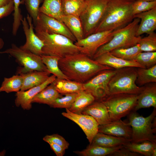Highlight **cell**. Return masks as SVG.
<instances>
[{
  "mask_svg": "<svg viewBox=\"0 0 156 156\" xmlns=\"http://www.w3.org/2000/svg\"><path fill=\"white\" fill-rule=\"evenodd\" d=\"M58 64L69 80L83 83L102 71L113 69L81 53L60 58Z\"/></svg>",
  "mask_w": 156,
  "mask_h": 156,
  "instance_id": "obj_1",
  "label": "cell"
},
{
  "mask_svg": "<svg viewBox=\"0 0 156 156\" xmlns=\"http://www.w3.org/2000/svg\"><path fill=\"white\" fill-rule=\"evenodd\" d=\"M133 0H109L105 12L94 33L121 28L134 19Z\"/></svg>",
  "mask_w": 156,
  "mask_h": 156,
  "instance_id": "obj_2",
  "label": "cell"
},
{
  "mask_svg": "<svg viewBox=\"0 0 156 156\" xmlns=\"http://www.w3.org/2000/svg\"><path fill=\"white\" fill-rule=\"evenodd\" d=\"M34 29L36 34L44 43L42 55L62 58L80 53V47L68 37L49 33L37 25L35 26Z\"/></svg>",
  "mask_w": 156,
  "mask_h": 156,
  "instance_id": "obj_3",
  "label": "cell"
},
{
  "mask_svg": "<svg viewBox=\"0 0 156 156\" xmlns=\"http://www.w3.org/2000/svg\"><path fill=\"white\" fill-rule=\"evenodd\" d=\"M127 115L128 123L132 130L131 142L138 143L146 140L156 142L154 134L156 130V108H154L151 114L146 117L133 110Z\"/></svg>",
  "mask_w": 156,
  "mask_h": 156,
  "instance_id": "obj_4",
  "label": "cell"
},
{
  "mask_svg": "<svg viewBox=\"0 0 156 156\" xmlns=\"http://www.w3.org/2000/svg\"><path fill=\"white\" fill-rule=\"evenodd\" d=\"M140 21L139 18H135L126 25L118 29L110 41L98 49L92 59H94L101 54L114 49L129 48L138 44L142 38L140 36H136Z\"/></svg>",
  "mask_w": 156,
  "mask_h": 156,
  "instance_id": "obj_5",
  "label": "cell"
},
{
  "mask_svg": "<svg viewBox=\"0 0 156 156\" xmlns=\"http://www.w3.org/2000/svg\"><path fill=\"white\" fill-rule=\"evenodd\" d=\"M137 68L128 67L116 70L108 85L109 94L119 93L139 94L143 86L136 83Z\"/></svg>",
  "mask_w": 156,
  "mask_h": 156,
  "instance_id": "obj_6",
  "label": "cell"
},
{
  "mask_svg": "<svg viewBox=\"0 0 156 156\" xmlns=\"http://www.w3.org/2000/svg\"><path fill=\"white\" fill-rule=\"evenodd\" d=\"M138 94L126 93L109 94L100 101L106 107L111 120L114 121L121 119L133 110Z\"/></svg>",
  "mask_w": 156,
  "mask_h": 156,
  "instance_id": "obj_7",
  "label": "cell"
},
{
  "mask_svg": "<svg viewBox=\"0 0 156 156\" xmlns=\"http://www.w3.org/2000/svg\"><path fill=\"white\" fill-rule=\"evenodd\" d=\"M109 0H87L79 16L84 38L93 33L103 18Z\"/></svg>",
  "mask_w": 156,
  "mask_h": 156,
  "instance_id": "obj_8",
  "label": "cell"
},
{
  "mask_svg": "<svg viewBox=\"0 0 156 156\" xmlns=\"http://www.w3.org/2000/svg\"><path fill=\"white\" fill-rule=\"evenodd\" d=\"M4 53L8 54L15 58L23 66L18 69L19 74L34 70L49 72L42 62L41 56L29 51L23 49L14 44H12L10 48L0 51V54Z\"/></svg>",
  "mask_w": 156,
  "mask_h": 156,
  "instance_id": "obj_9",
  "label": "cell"
},
{
  "mask_svg": "<svg viewBox=\"0 0 156 156\" xmlns=\"http://www.w3.org/2000/svg\"><path fill=\"white\" fill-rule=\"evenodd\" d=\"M116 71L110 69L100 72L83 83L84 90L91 94L95 100L101 101L109 94L108 83Z\"/></svg>",
  "mask_w": 156,
  "mask_h": 156,
  "instance_id": "obj_10",
  "label": "cell"
},
{
  "mask_svg": "<svg viewBox=\"0 0 156 156\" xmlns=\"http://www.w3.org/2000/svg\"><path fill=\"white\" fill-rule=\"evenodd\" d=\"M118 29L94 33L75 44L80 47V53L92 59L98 49L110 41Z\"/></svg>",
  "mask_w": 156,
  "mask_h": 156,
  "instance_id": "obj_11",
  "label": "cell"
},
{
  "mask_svg": "<svg viewBox=\"0 0 156 156\" xmlns=\"http://www.w3.org/2000/svg\"><path fill=\"white\" fill-rule=\"evenodd\" d=\"M62 113V115L78 125L86 134L90 144L98 132L99 125L92 116L82 114L73 113L68 109Z\"/></svg>",
  "mask_w": 156,
  "mask_h": 156,
  "instance_id": "obj_12",
  "label": "cell"
},
{
  "mask_svg": "<svg viewBox=\"0 0 156 156\" xmlns=\"http://www.w3.org/2000/svg\"><path fill=\"white\" fill-rule=\"evenodd\" d=\"M32 21L31 17L28 14L27 15V19L24 17L21 21L26 41L25 44L20 47L41 56L42 55V49L44 43L34 32Z\"/></svg>",
  "mask_w": 156,
  "mask_h": 156,
  "instance_id": "obj_13",
  "label": "cell"
},
{
  "mask_svg": "<svg viewBox=\"0 0 156 156\" xmlns=\"http://www.w3.org/2000/svg\"><path fill=\"white\" fill-rule=\"evenodd\" d=\"M35 25L49 33L63 35L73 42L77 41L75 37L63 23L42 13L39 12Z\"/></svg>",
  "mask_w": 156,
  "mask_h": 156,
  "instance_id": "obj_14",
  "label": "cell"
},
{
  "mask_svg": "<svg viewBox=\"0 0 156 156\" xmlns=\"http://www.w3.org/2000/svg\"><path fill=\"white\" fill-rule=\"evenodd\" d=\"M56 78L53 75L49 76L44 83L28 90L19 91L16 92L15 104L17 107H21L23 109L29 110L32 108V101L34 97L38 93L53 83Z\"/></svg>",
  "mask_w": 156,
  "mask_h": 156,
  "instance_id": "obj_15",
  "label": "cell"
},
{
  "mask_svg": "<svg viewBox=\"0 0 156 156\" xmlns=\"http://www.w3.org/2000/svg\"><path fill=\"white\" fill-rule=\"evenodd\" d=\"M98 132L131 140V127L128 122H125L121 119L111 121L103 125H99Z\"/></svg>",
  "mask_w": 156,
  "mask_h": 156,
  "instance_id": "obj_16",
  "label": "cell"
},
{
  "mask_svg": "<svg viewBox=\"0 0 156 156\" xmlns=\"http://www.w3.org/2000/svg\"><path fill=\"white\" fill-rule=\"evenodd\" d=\"M138 94L136 104L133 110L153 107L156 108V82L147 84Z\"/></svg>",
  "mask_w": 156,
  "mask_h": 156,
  "instance_id": "obj_17",
  "label": "cell"
},
{
  "mask_svg": "<svg viewBox=\"0 0 156 156\" xmlns=\"http://www.w3.org/2000/svg\"><path fill=\"white\" fill-rule=\"evenodd\" d=\"M135 18L140 19L136 33L137 36L144 33L148 34L154 32L156 29V7L149 11L135 15Z\"/></svg>",
  "mask_w": 156,
  "mask_h": 156,
  "instance_id": "obj_18",
  "label": "cell"
},
{
  "mask_svg": "<svg viewBox=\"0 0 156 156\" xmlns=\"http://www.w3.org/2000/svg\"><path fill=\"white\" fill-rule=\"evenodd\" d=\"M94 60L101 64L116 70L128 67L145 68L134 60H123L114 56L109 52L104 53Z\"/></svg>",
  "mask_w": 156,
  "mask_h": 156,
  "instance_id": "obj_19",
  "label": "cell"
},
{
  "mask_svg": "<svg viewBox=\"0 0 156 156\" xmlns=\"http://www.w3.org/2000/svg\"><path fill=\"white\" fill-rule=\"evenodd\" d=\"M92 116L99 125H103L111 122L107 109L101 101L95 100L86 107L81 113Z\"/></svg>",
  "mask_w": 156,
  "mask_h": 156,
  "instance_id": "obj_20",
  "label": "cell"
},
{
  "mask_svg": "<svg viewBox=\"0 0 156 156\" xmlns=\"http://www.w3.org/2000/svg\"><path fill=\"white\" fill-rule=\"evenodd\" d=\"M50 74L49 72L34 70L19 74L23 79V85L20 91H25L40 85L48 79Z\"/></svg>",
  "mask_w": 156,
  "mask_h": 156,
  "instance_id": "obj_21",
  "label": "cell"
},
{
  "mask_svg": "<svg viewBox=\"0 0 156 156\" xmlns=\"http://www.w3.org/2000/svg\"><path fill=\"white\" fill-rule=\"evenodd\" d=\"M131 141L130 139L98 132L89 145L110 147L124 145Z\"/></svg>",
  "mask_w": 156,
  "mask_h": 156,
  "instance_id": "obj_22",
  "label": "cell"
},
{
  "mask_svg": "<svg viewBox=\"0 0 156 156\" xmlns=\"http://www.w3.org/2000/svg\"><path fill=\"white\" fill-rule=\"evenodd\" d=\"M39 11L40 12L63 23L62 0H44Z\"/></svg>",
  "mask_w": 156,
  "mask_h": 156,
  "instance_id": "obj_23",
  "label": "cell"
},
{
  "mask_svg": "<svg viewBox=\"0 0 156 156\" xmlns=\"http://www.w3.org/2000/svg\"><path fill=\"white\" fill-rule=\"evenodd\" d=\"M53 83L57 91L61 94L77 93L84 90L83 83L70 80L56 78Z\"/></svg>",
  "mask_w": 156,
  "mask_h": 156,
  "instance_id": "obj_24",
  "label": "cell"
},
{
  "mask_svg": "<svg viewBox=\"0 0 156 156\" xmlns=\"http://www.w3.org/2000/svg\"><path fill=\"white\" fill-rule=\"evenodd\" d=\"M62 22L75 38L77 41L84 38L81 22L79 17L73 15H64Z\"/></svg>",
  "mask_w": 156,
  "mask_h": 156,
  "instance_id": "obj_25",
  "label": "cell"
},
{
  "mask_svg": "<svg viewBox=\"0 0 156 156\" xmlns=\"http://www.w3.org/2000/svg\"><path fill=\"white\" fill-rule=\"evenodd\" d=\"M61 96L53 82L37 94L32 99V103L49 106L55 100Z\"/></svg>",
  "mask_w": 156,
  "mask_h": 156,
  "instance_id": "obj_26",
  "label": "cell"
},
{
  "mask_svg": "<svg viewBox=\"0 0 156 156\" xmlns=\"http://www.w3.org/2000/svg\"><path fill=\"white\" fill-rule=\"evenodd\" d=\"M94 96L90 93L84 90L77 93L75 99L68 109L76 114H81L88 106L95 101Z\"/></svg>",
  "mask_w": 156,
  "mask_h": 156,
  "instance_id": "obj_27",
  "label": "cell"
},
{
  "mask_svg": "<svg viewBox=\"0 0 156 156\" xmlns=\"http://www.w3.org/2000/svg\"><path fill=\"white\" fill-rule=\"evenodd\" d=\"M123 147V145L107 147L89 145L85 149L74 152L82 156H105L110 155Z\"/></svg>",
  "mask_w": 156,
  "mask_h": 156,
  "instance_id": "obj_28",
  "label": "cell"
},
{
  "mask_svg": "<svg viewBox=\"0 0 156 156\" xmlns=\"http://www.w3.org/2000/svg\"><path fill=\"white\" fill-rule=\"evenodd\" d=\"M87 0H62L64 15H70L79 17L85 8Z\"/></svg>",
  "mask_w": 156,
  "mask_h": 156,
  "instance_id": "obj_29",
  "label": "cell"
},
{
  "mask_svg": "<svg viewBox=\"0 0 156 156\" xmlns=\"http://www.w3.org/2000/svg\"><path fill=\"white\" fill-rule=\"evenodd\" d=\"M23 81V78L20 74L9 78L5 77L0 87V92H16L20 90Z\"/></svg>",
  "mask_w": 156,
  "mask_h": 156,
  "instance_id": "obj_30",
  "label": "cell"
},
{
  "mask_svg": "<svg viewBox=\"0 0 156 156\" xmlns=\"http://www.w3.org/2000/svg\"><path fill=\"white\" fill-rule=\"evenodd\" d=\"M123 146L130 151L142 155L151 156L153 150L156 148V142L146 140L138 143L130 142Z\"/></svg>",
  "mask_w": 156,
  "mask_h": 156,
  "instance_id": "obj_31",
  "label": "cell"
},
{
  "mask_svg": "<svg viewBox=\"0 0 156 156\" xmlns=\"http://www.w3.org/2000/svg\"><path fill=\"white\" fill-rule=\"evenodd\" d=\"M136 83L139 86L156 82V65L149 68H137Z\"/></svg>",
  "mask_w": 156,
  "mask_h": 156,
  "instance_id": "obj_32",
  "label": "cell"
},
{
  "mask_svg": "<svg viewBox=\"0 0 156 156\" xmlns=\"http://www.w3.org/2000/svg\"><path fill=\"white\" fill-rule=\"evenodd\" d=\"M41 57L42 62L51 73L55 75L56 78L69 80L59 67L58 63L60 57L46 55H42Z\"/></svg>",
  "mask_w": 156,
  "mask_h": 156,
  "instance_id": "obj_33",
  "label": "cell"
},
{
  "mask_svg": "<svg viewBox=\"0 0 156 156\" xmlns=\"http://www.w3.org/2000/svg\"><path fill=\"white\" fill-rule=\"evenodd\" d=\"M142 52L138 44L127 48H120L109 52L114 56L126 60H134L136 55Z\"/></svg>",
  "mask_w": 156,
  "mask_h": 156,
  "instance_id": "obj_34",
  "label": "cell"
},
{
  "mask_svg": "<svg viewBox=\"0 0 156 156\" xmlns=\"http://www.w3.org/2000/svg\"><path fill=\"white\" fill-rule=\"evenodd\" d=\"M145 68H149L156 65V51L141 52L134 59Z\"/></svg>",
  "mask_w": 156,
  "mask_h": 156,
  "instance_id": "obj_35",
  "label": "cell"
},
{
  "mask_svg": "<svg viewBox=\"0 0 156 156\" xmlns=\"http://www.w3.org/2000/svg\"><path fill=\"white\" fill-rule=\"evenodd\" d=\"M148 35L141 38L138 44L141 51L143 52L156 51V34L154 32Z\"/></svg>",
  "mask_w": 156,
  "mask_h": 156,
  "instance_id": "obj_36",
  "label": "cell"
},
{
  "mask_svg": "<svg viewBox=\"0 0 156 156\" xmlns=\"http://www.w3.org/2000/svg\"><path fill=\"white\" fill-rule=\"evenodd\" d=\"M77 93L65 94L64 97H60L55 100L49 105L55 108H65L69 109L74 102Z\"/></svg>",
  "mask_w": 156,
  "mask_h": 156,
  "instance_id": "obj_37",
  "label": "cell"
},
{
  "mask_svg": "<svg viewBox=\"0 0 156 156\" xmlns=\"http://www.w3.org/2000/svg\"><path fill=\"white\" fill-rule=\"evenodd\" d=\"M156 7V1H135L132 5V13L134 16L149 11Z\"/></svg>",
  "mask_w": 156,
  "mask_h": 156,
  "instance_id": "obj_38",
  "label": "cell"
},
{
  "mask_svg": "<svg viewBox=\"0 0 156 156\" xmlns=\"http://www.w3.org/2000/svg\"><path fill=\"white\" fill-rule=\"evenodd\" d=\"M29 15L33 21L35 26L36 23L39 13L40 5L44 0H24Z\"/></svg>",
  "mask_w": 156,
  "mask_h": 156,
  "instance_id": "obj_39",
  "label": "cell"
},
{
  "mask_svg": "<svg viewBox=\"0 0 156 156\" xmlns=\"http://www.w3.org/2000/svg\"><path fill=\"white\" fill-rule=\"evenodd\" d=\"M43 140L47 143L51 142L58 145L65 150L68 148L69 145L63 137L57 134L47 135L43 137Z\"/></svg>",
  "mask_w": 156,
  "mask_h": 156,
  "instance_id": "obj_40",
  "label": "cell"
},
{
  "mask_svg": "<svg viewBox=\"0 0 156 156\" xmlns=\"http://www.w3.org/2000/svg\"><path fill=\"white\" fill-rule=\"evenodd\" d=\"M14 4V21L12 27L15 29H18L21 25V21L23 19V17L21 14L19 6L21 4V0H12Z\"/></svg>",
  "mask_w": 156,
  "mask_h": 156,
  "instance_id": "obj_41",
  "label": "cell"
},
{
  "mask_svg": "<svg viewBox=\"0 0 156 156\" xmlns=\"http://www.w3.org/2000/svg\"><path fill=\"white\" fill-rule=\"evenodd\" d=\"M142 155L132 151L124 147L110 155L109 156H141Z\"/></svg>",
  "mask_w": 156,
  "mask_h": 156,
  "instance_id": "obj_42",
  "label": "cell"
},
{
  "mask_svg": "<svg viewBox=\"0 0 156 156\" xmlns=\"http://www.w3.org/2000/svg\"><path fill=\"white\" fill-rule=\"evenodd\" d=\"M14 6L12 0L7 4L0 7V19L10 14L14 11Z\"/></svg>",
  "mask_w": 156,
  "mask_h": 156,
  "instance_id": "obj_43",
  "label": "cell"
},
{
  "mask_svg": "<svg viewBox=\"0 0 156 156\" xmlns=\"http://www.w3.org/2000/svg\"><path fill=\"white\" fill-rule=\"evenodd\" d=\"M51 149L57 156H63L65 153V149L61 146L51 142H48Z\"/></svg>",
  "mask_w": 156,
  "mask_h": 156,
  "instance_id": "obj_44",
  "label": "cell"
},
{
  "mask_svg": "<svg viewBox=\"0 0 156 156\" xmlns=\"http://www.w3.org/2000/svg\"><path fill=\"white\" fill-rule=\"evenodd\" d=\"M11 0H0V7L8 4Z\"/></svg>",
  "mask_w": 156,
  "mask_h": 156,
  "instance_id": "obj_45",
  "label": "cell"
},
{
  "mask_svg": "<svg viewBox=\"0 0 156 156\" xmlns=\"http://www.w3.org/2000/svg\"><path fill=\"white\" fill-rule=\"evenodd\" d=\"M4 44V42L3 40L1 38H0V50L3 47Z\"/></svg>",
  "mask_w": 156,
  "mask_h": 156,
  "instance_id": "obj_46",
  "label": "cell"
},
{
  "mask_svg": "<svg viewBox=\"0 0 156 156\" xmlns=\"http://www.w3.org/2000/svg\"><path fill=\"white\" fill-rule=\"evenodd\" d=\"M156 156V148L154 149L152 152L151 156Z\"/></svg>",
  "mask_w": 156,
  "mask_h": 156,
  "instance_id": "obj_47",
  "label": "cell"
},
{
  "mask_svg": "<svg viewBox=\"0 0 156 156\" xmlns=\"http://www.w3.org/2000/svg\"><path fill=\"white\" fill-rule=\"evenodd\" d=\"M5 151L3 150L1 152H0V156H3L5 154Z\"/></svg>",
  "mask_w": 156,
  "mask_h": 156,
  "instance_id": "obj_48",
  "label": "cell"
},
{
  "mask_svg": "<svg viewBox=\"0 0 156 156\" xmlns=\"http://www.w3.org/2000/svg\"><path fill=\"white\" fill-rule=\"evenodd\" d=\"M133 0L134 1H156V0Z\"/></svg>",
  "mask_w": 156,
  "mask_h": 156,
  "instance_id": "obj_49",
  "label": "cell"
}]
</instances>
